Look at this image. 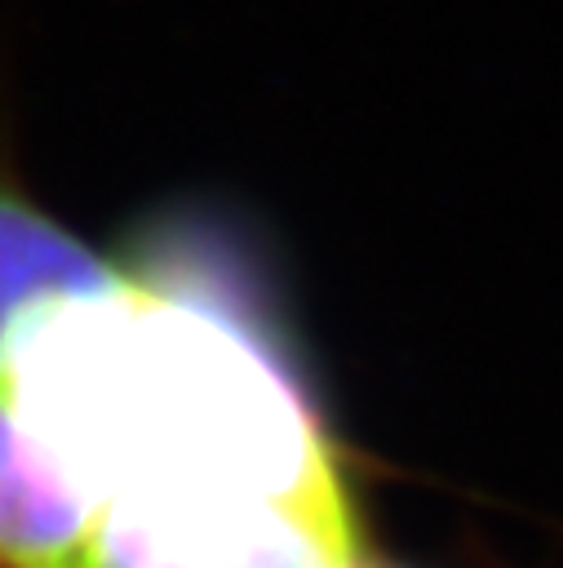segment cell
<instances>
[{"label": "cell", "mask_w": 563, "mask_h": 568, "mask_svg": "<svg viewBox=\"0 0 563 568\" xmlns=\"http://www.w3.org/2000/svg\"><path fill=\"white\" fill-rule=\"evenodd\" d=\"M98 506L0 390V568H89Z\"/></svg>", "instance_id": "cell-2"}, {"label": "cell", "mask_w": 563, "mask_h": 568, "mask_svg": "<svg viewBox=\"0 0 563 568\" xmlns=\"http://www.w3.org/2000/svg\"><path fill=\"white\" fill-rule=\"evenodd\" d=\"M4 395L98 515L346 493L279 359L217 306L133 275L44 311L13 346Z\"/></svg>", "instance_id": "cell-1"}, {"label": "cell", "mask_w": 563, "mask_h": 568, "mask_svg": "<svg viewBox=\"0 0 563 568\" xmlns=\"http://www.w3.org/2000/svg\"><path fill=\"white\" fill-rule=\"evenodd\" d=\"M129 280L49 209H40L9 173H0V390L18 337L53 306L111 293Z\"/></svg>", "instance_id": "cell-3"}]
</instances>
